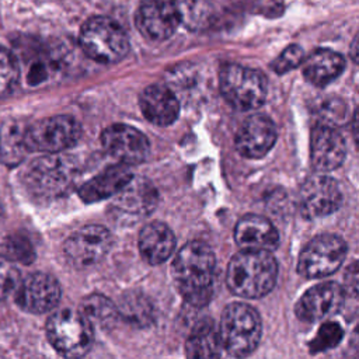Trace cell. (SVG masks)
I'll list each match as a JSON object with an SVG mask.
<instances>
[{"label":"cell","mask_w":359,"mask_h":359,"mask_svg":"<svg viewBox=\"0 0 359 359\" xmlns=\"http://www.w3.org/2000/svg\"><path fill=\"white\" fill-rule=\"evenodd\" d=\"M236 243L241 250L271 251L279 244V236L275 226L258 215L241 217L234 229Z\"/></svg>","instance_id":"20"},{"label":"cell","mask_w":359,"mask_h":359,"mask_svg":"<svg viewBox=\"0 0 359 359\" xmlns=\"http://www.w3.org/2000/svg\"><path fill=\"white\" fill-rule=\"evenodd\" d=\"M101 144L111 157L126 165L143 163L150 153L147 137L136 128L125 123H114L104 129Z\"/></svg>","instance_id":"14"},{"label":"cell","mask_w":359,"mask_h":359,"mask_svg":"<svg viewBox=\"0 0 359 359\" xmlns=\"http://www.w3.org/2000/svg\"><path fill=\"white\" fill-rule=\"evenodd\" d=\"M344 67V57L330 49H317L303 60V74L306 80L320 87L337 79Z\"/></svg>","instance_id":"23"},{"label":"cell","mask_w":359,"mask_h":359,"mask_svg":"<svg viewBox=\"0 0 359 359\" xmlns=\"http://www.w3.org/2000/svg\"><path fill=\"white\" fill-rule=\"evenodd\" d=\"M20 282L18 269L7 258H0V300L15 292Z\"/></svg>","instance_id":"30"},{"label":"cell","mask_w":359,"mask_h":359,"mask_svg":"<svg viewBox=\"0 0 359 359\" xmlns=\"http://www.w3.org/2000/svg\"><path fill=\"white\" fill-rule=\"evenodd\" d=\"M140 109L147 121L158 126L171 125L180 114V101L167 84H151L139 97Z\"/></svg>","instance_id":"19"},{"label":"cell","mask_w":359,"mask_h":359,"mask_svg":"<svg viewBox=\"0 0 359 359\" xmlns=\"http://www.w3.org/2000/svg\"><path fill=\"white\" fill-rule=\"evenodd\" d=\"M222 351V342L219 337V330L215 328L210 320H203L198 323L187 342L185 353L188 358L194 359H212L217 358Z\"/></svg>","instance_id":"24"},{"label":"cell","mask_w":359,"mask_h":359,"mask_svg":"<svg viewBox=\"0 0 359 359\" xmlns=\"http://www.w3.org/2000/svg\"><path fill=\"white\" fill-rule=\"evenodd\" d=\"M83 52L98 63H116L129 50V39L123 28L108 17L88 18L79 36Z\"/></svg>","instance_id":"5"},{"label":"cell","mask_w":359,"mask_h":359,"mask_svg":"<svg viewBox=\"0 0 359 359\" xmlns=\"http://www.w3.org/2000/svg\"><path fill=\"white\" fill-rule=\"evenodd\" d=\"M351 129H352V136L353 140L356 143V146L359 147V107L355 109L353 116H352V122H351Z\"/></svg>","instance_id":"34"},{"label":"cell","mask_w":359,"mask_h":359,"mask_svg":"<svg viewBox=\"0 0 359 359\" xmlns=\"http://www.w3.org/2000/svg\"><path fill=\"white\" fill-rule=\"evenodd\" d=\"M60 300V286L59 282L42 272L28 275L20 282L15 290L17 304L34 314L48 313L56 307Z\"/></svg>","instance_id":"15"},{"label":"cell","mask_w":359,"mask_h":359,"mask_svg":"<svg viewBox=\"0 0 359 359\" xmlns=\"http://www.w3.org/2000/svg\"><path fill=\"white\" fill-rule=\"evenodd\" d=\"M76 178L77 165L70 157L46 153L27 167L24 184L35 196L53 199L66 195L73 188Z\"/></svg>","instance_id":"3"},{"label":"cell","mask_w":359,"mask_h":359,"mask_svg":"<svg viewBox=\"0 0 359 359\" xmlns=\"http://www.w3.org/2000/svg\"><path fill=\"white\" fill-rule=\"evenodd\" d=\"M276 140L275 123L265 115H250L236 135V149L248 158L265 156Z\"/></svg>","instance_id":"18"},{"label":"cell","mask_w":359,"mask_h":359,"mask_svg":"<svg viewBox=\"0 0 359 359\" xmlns=\"http://www.w3.org/2000/svg\"><path fill=\"white\" fill-rule=\"evenodd\" d=\"M345 112H346V107L341 100H334V98L323 100L317 109L318 122L337 126L338 122L344 119Z\"/></svg>","instance_id":"31"},{"label":"cell","mask_w":359,"mask_h":359,"mask_svg":"<svg viewBox=\"0 0 359 359\" xmlns=\"http://www.w3.org/2000/svg\"><path fill=\"white\" fill-rule=\"evenodd\" d=\"M20 79V67L10 50L0 46V97H6L15 88Z\"/></svg>","instance_id":"27"},{"label":"cell","mask_w":359,"mask_h":359,"mask_svg":"<svg viewBox=\"0 0 359 359\" xmlns=\"http://www.w3.org/2000/svg\"><path fill=\"white\" fill-rule=\"evenodd\" d=\"M112 198L111 210L116 219L123 222H137L154 210L158 194L147 178L132 177Z\"/></svg>","instance_id":"11"},{"label":"cell","mask_w":359,"mask_h":359,"mask_svg":"<svg viewBox=\"0 0 359 359\" xmlns=\"http://www.w3.org/2000/svg\"><path fill=\"white\" fill-rule=\"evenodd\" d=\"M346 255L345 241L334 234H321L310 240L302 250L297 272L304 278H324L334 273Z\"/></svg>","instance_id":"9"},{"label":"cell","mask_w":359,"mask_h":359,"mask_svg":"<svg viewBox=\"0 0 359 359\" xmlns=\"http://www.w3.org/2000/svg\"><path fill=\"white\" fill-rule=\"evenodd\" d=\"M219 87L224 100L241 111L259 108L266 95V80L255 69L226 63L219 72Z\"/></svg>","instance_id":"6"},{"label":"cell","mask_w":359,"mask_h":359,"mask_svg":"<svg viewBox=\"0 0 359 359\" xmlns=\"http://www.w3.org/2000/svg\"><path fill=\"white\" fill-rule=\"evenodd\" d=\"M216 259L213 251L202 241H189L175 254L172 278L187 303L202 307L213 293Z\"/></svg>","instance_id":"1"},{"label":"cell","mask_w":359,"mask_h":359,"mask_svg":"<svg viewBox=\"0 0 359 359\" xmlns=\"http://www.w3.org/2000/svg\"><path fill=\"white\" fill-rule=\"evenodd\" d=\"M349 53H351V57L353 59V62L359 65V32L356 34V36L353 38V41L351 43Z\"/></svg>","instance_id":"35"},{"label":"cell","mask_w":359,"mask_h":359,"mask_svg":"<svg viewBox=\"0 0 359 359\" xmlns=\"http://www.w3.org/2000/svg\"><path fill=\"white\" fill-rule=\"evenodd\" d=\"M342 337L344 331L337 323H324L317 331L314 339L310 342V351L316 353L332 349L341 342Z\"/></svg>","instance_id":"29"},{"label":"cell","mask_w":359,"mask_h":359,"mask_svg":"<svg viewBox=\"0 0 359 359\" xmlns=\"http://www.w3.org/2000/svg\"><path fill=\"white\" fill-rule=\"evenodd\" d=\"M111 233L98 224H88L74 231L63 245L66 261L79 269L98 264L111 250Z\"/></svg>","instance_id":"10"},{"label":"cell","mask_w":359,"mask_h":359,"mask_svg":"<svg viewBox=\"0 0 359 359\" xmlns=\"http://www.w3.org/2000/svg\"><path fill=\"white\" fill-rule=\"evenodd\" d=\"M81 311L93 325L111 327L118 318V307L102 294H91L83 300Z\"/></svg>","instance_id":"25"},{"label":"cell","mask_w":359,"mask_h":359,"mask_svg":"<svg viewBox=\"0 0 359 359\" xmlns=\"http://www.w3.org/2000/svg\"><path fill=\"white\" fill-rule=\"evenodd\" d=\"M344 290L349 296L359 299V261L348 266L344 276Z\"/></svg>","instance_id":"33"},{"label":"cell","mask_w":359,"mask_h":359,"mask_svg":"<svg viewBox=\"0 0 359 359\" xmlns=\"http://www.w3.org/2000/svg\"><path fill=\"white\" fill-rule=\"evenodd\" d=\"M303 60H304L303 49L297 45H290L276 57V60L272 63V69L276 73L282 74L297 67L299 65L303 63Z\"/></svg>","instance_id":"32"},{"label":"cell","mask_w":359,"mask_h":359,"mask_svg":"<svg viewBox=\"0 0 359 359\" xmlns=\"http://www.w3.org/2000/svg\"><path fill=\"white\" fill-rule=\"evenodd\" d=\"M132 177L133 175L126 164L118 163L115 165H109L90 181L84 182L79 188V195L87 203L111 198L123 188Z\"/></svg>","instance_id":"21"},{"label":"cell","mask_w":359,"mask_h":359,"mask_svg":"<svg viewBox=\"0 0 359 359\" xmlns=\"http://www.w3.org/2000/svg\"><path fill=\"white\" fill-rule=\"evenodd\" d=\"M1 254L8 261L29 264L34 257V248L27 237L24 236H8L1 243Z\"/></svg>","instance_id":"28"},{"label":"cell","mask_w":359,"mask_h":359,"mask_svg":"<svg viewBox=\"0 0 359 359\" xmlns=\"http://www.w3.org/2000/svg\"><path fill=\"white\" fill-rule=\"evenodd\" d=\"M81 135L79 122L69 115L43 118L24 132L27 150L43 153H60L73 146Z\"/></svg>","instance_id":"8"},{"label":"cell","mask_w":359,"mask_h":359,"mask_svg":"<svg viewBox=\"0 0 359 359\" xmlns=\"http://www.w3.org/2000/svg\"><path fill=\"white\" fill-rule=\"evenodd\" d=\"M278 264L271 251L241 250L229 262L226 282L229 289L244 299H258L275 286Z\"/></svg>","instance_id":"2"},{"label":"cell","mask_w":359,"mask_h":359,"mask_svg":"<svg viewBox=\"0 0 359 359\" xmlns=\"http://www.w3.org/2000/svg\"><path fill=\"white\" fill-rule=\"evenodd\" d=\"M91 321L83 311L62 309L46 323V335L52 346L65 356H81L88 352L94 339Z\"/></svg>","instance_id":"7"},{"label":"cell","mask_w":359,"mask_h":359,"mask_svg":"<svg viewBox=\"0 0 359 359\" xmlns=\"http://www.w3.org/2000/svg\"><path fill=\"white\" fill-rule=\"evenodd\" d=\"M175 247V237L171 229L161 222L146 224L139 234V251L151 265L164 262L171 257Z\"/></svg>","instance_id":"22"},{"label":"cell","mask_w":359,"mask_h":359,"mask_svg":"<svg viewBox=\"0 0 359 359\" xmlns=\"http://www.w3.org/2000/svg\"><path fill=\"white\" fill-rule=\"evenodd\" d=\"M118 313L133 324L146 325L151 321L153 307L143 294L130 292L122 297Z\"/></svg>","instance_id":"26"},{"label":"cell","mask_w":359,"mask_h":359,"mask_svg":"<svg viewBox=\"0 0 359 359\" xmlns=\"http://www.w3.org/2000/svg\"><path fill=\"white\" fill-rule=\"evenodd\" d=\"M342 201L339 185L324 174L309 177L300 187L297 205L306 219H318L334 213Z\"/></svg>","instance_id":"12"},{"label":"cell","mask_w":359,"mask_h":359,"mask_svg":"<svg viewBox=\"0 0 359 359\" xmlns=\"http://www.w3.org/2000/svg\"><path fill=\"white\" fill-rule=\"evenodd\" d=\"M135 21L144 38L164 41L178 28L181 11L175 0H143L136 11Z\"/></svg>","instance_id":"13"},{"label":"cell","mask_w":359,"mask_h":359,"mask_svg":"<svg viewBox=\"0 0 359 359\" xmlns=\"http://www.w3.org/2000/svg\"><path fill=\"white\" fill-rule=\"evenodd\" d=\"M346 154L342 135L334 125L317 122L310 136L311 164L318 171H332L338 168Z\"/></svg>","instance_id":"17"},{"label":"cell","mask_w":359,"mask_h":359,"mask_svg":"<svg viewBox=\"0 0 359 359\" xmlns=\"http://www.w3.org/2000/svg\"><path fill=\"white\" fill-rule=\"evenodd\" d=\"M345 300V290L334 282H325L310 287L296 303L297 318L309 323L324 320L337 314Z\"/></svg>","instance_id":"16"},{"label":"cell","mask_w":359,"mask_h":359,"mask_svg":"<svg viewBox=\"0 0 359 359\" xmlns=\"http://www.w3.org/2000/svg\"><path fill=\"white\" fill-rule=\"evenodd\" d=\"M262 324L255 309L244 303L229 304L220 318L222 348L231 356H247L259 344Z\"/></svg>","instance_id":"4"}]
</instances>
